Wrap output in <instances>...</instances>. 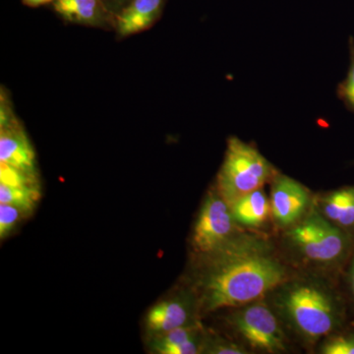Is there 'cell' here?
<instances>
[{"mask_svg": "<svg viewBox=\"0 0 354 354\" xmlns=\"http://www.w3.org/2000/svg\"><path fill=\"white\" fill-rule=\"evenodd\" d=\"M208 266L200 283L205 311L236 308L262 299L288 279V268L264 236L241 232L207 254Z\"/></svg>", "mask_w": 354, "mask_h": 354, "instance_id": "cell-1", "label": "cell"}, {"mask_svg": "<svg viewBox=\"0 0 354 354\" xmlns=\"http://www.w3.org/2000/svg\"><path fill=\"white\" fill-rule=\"evenodd\" d=\"M239 223L232 216L230 205L220 193L208 195L203 204L193 232V246L197 252L207 255L241 234Z\"/></svg>", "mask_w": 354, "mask_h": 354, "instance_id": "cell-6", "label": "cell"}, {"mask_svg": "<svg viewBox=\"0 0 354 354\" xmlns=\"http://www.w3.org/2000/svg\"><path fill=\"white\" fill-rule=\"evenodd\" d=\"M55 9L65 20L76 24L101 26L106 20L100 0H55Z\"/></svg>", "mask_w": 354, "mask_h": 354, "instance_id": "cell-13", "label": "cell"}, {"mask_svg": "<svg viewBox=\"0 0 354 354\" xmlns=\"http://www.w3.org/2000/svg\"><path fill=\"white\" fill-rule=\"evenodd\" d=\"M286 241L298 256L319 267L339 262L348 252L349 239L337 227L311 207L308 213L286 232Z\"/></svg>", "mask_w": 354, "mask_h": 354, "instance_id": "cell-4", "label": "cell"}, {"mask_svg": "<svg viewBox=\"0 0 354 354\" xmlns=\"http://www.w3.org/2000/svg\"><path fill=\"white\" fill-rule=\"evenodd\" d=\"M322 354H354V335H334L323 342L320 348Z\"/></svg>", "mask_w": 354, "mask_h": 354, "instance_id": "cell-17", "label": "cell"}, {"mask_svg": "<svg viewBox=\"0 0 354 354\" xmlns=\"http://www.w3.org/2000/svg\"><path fill=\"white\" fill-rule=\"evenodd\" d=\"M230 209L235 221L241 227L249 228L262 227L271 214L270 199L262 188L239 198Z\"/></svg>", "mask_w": 354, "mask_h": 354, "instance_id": "cell-11", "label": "cell"}, {"mask_svg": "<svg viewBox=\"0 0 354 354\" xmlns=\"http://www.w3.org/2000/svg\"><path fill=\"white\" fill-rule=\"evenodd\" d=\"M190 308L180 299L169 300L156 305L147 315V325L153 332L165 333L188 325Z\"/></svg>", "mask_w": 354, "mask_h": 354, "instance_id": "cell-12", "label": "cell"}, {"mask_svg": "<svg viewBox=\"0 0 354 354\" xmlns=\"http://www.w3.org/2000/svg\"><path fill=\"white\" fill-rule=\"evenodd\" d=\"M197 335L198 329L196 326L188 324V325L183 326V327H178L176 329L165 333L162 339L157 342L156 348H157L158 353H164L167 349L190 341V339L197 337Z\"/></svg>", "mask_w": 354, "mask_h": 354, "instance_id": "cell-16", "label": "cell"}, {"mask_svg": "<svg viewBox=\"0 0 354 354\" xmlns=\"http://www.w3.org/2000/svg\"><path fill=\"white\" fill-rule=\"evenodd\" d=\"M277 172L255 146L230 137L218 174V192L232 206L239 198L271 183Z\"/></svg>", "mask_w": 354, "mask_h": 354, "instance_id": "cell-3", "label": "cell"}, {"mask_svg": "<svg viewBox=\"0 0 354 354\" xmlns=\"http://www.w3.org/2000/svg\"><path fill=\"white\" fill-rule=\"evenodd\" d=\"M316 208L342 230L354 228V186L332 191L321 197Z\"/></svg>", "mask_w": 354, "mask_h": 354, "instance_id": "cell-10", "label": "cell"}, {"mask_svg": "<svg viewBox=\"0 0 354 354\" xmlns=\"http://www.w3.org/2000/svg\"><path fill=\"white\" fill-rule=\"evenodd\" d=\"M0 162L36 176V155L29 139L17 120L1 127Z\"/></svg>", "mask_w": 354, "mask_h": 354, "instance_id": "cell-8", "label": "cell"}, {"mask_svg": "<svg viewBox=\"0 0 354 354\" xmlns=\"http://www.w3.org/2000/svg\"><path fill=\"white\" fill-rule=\"evenodd\" d=\"M349 286H351V292H353L354 297V259L353 264H351V270H349Z\"/></svg>", "mask_w": 354, "mask_h": 354, "instance_id": "cell-21", "label": "cell"}, {"mask_svg": "<svg viewBox=\"0 0 354 354\" xmlns=\"http://www.w3.org/2000/svg\"><path fill=\"white\" fill-rule=\"evenodd\" d=\"M234 309L228 321L249 346L266 353H281L288 349L278 315L262 299Z\"/></svg>", "mask_w": 354, "mask_h": 354, "instance_id": "cell-5", "label": "cell"}, {"mask_svg": "<svg viewBox=\"0 0 354 354\" xmlns=\"http://www.w3.org/2000/svg\"><path fill=\"white\" fill-rule=\"evenodd\" d=\"M51 1H55V0H23L26 6L31 7L44 6V4L50 3Z\"/></svg>", "mask_w": 354, "mask_h": 354, "instance_id": "cell-20", "label": "cell"}, {"mask_svg": "<svg viewBox=\"0 0 354 354\" xmlns=\"http://www.w3.org/2000/svg\"><path fill=\"white\" fill-rule=\"evenodd\" d=\"M349 67L346 78L337 87V94L346 108L354 114V39L349 38Z\"/></svg>", "mask_w": 354, "mask_h": 354, "instance_id": "cell-15", "label": "cell"}, {"mask_svg": "<svg viewBox=\"0 0 354 354\" xmlns=\"http://www.w3.org/2000/svg\"><path fill=\"white\" fill-rule=\"evenodd\" d=\"M22 211L24 209L19 207L1 203V206H0V236L1 239L10 234L16 225L19 223Z\"/></svg>", "mask_w": 354, "mask_h": 354, "instance_id": "cell-18", "label": "cell"}, {"mask_svg": "<svg viewBox=\"0 0 354 354\" xmlns=\"http://www.w3.org/2000/svg\"><path fill=\"white\" fill-rule=\"evenodd\" d=\"M165 0H131L118 17L121 37L132 36L152 27L160 17Z\"/></svg>", "mask_w": 354, "mask_h": 354, "instance_id": "cell-9", "label": "cell"}, {"mask_svg": "<svg viewBox=\"0 0 354 354\" xmlns=\"http://www.w3.org/2000/svg\"><path fill=\"white\" fill-rule=\"evenodd\" d=\"M39 190L35 184H23V185H8L0 183V201L6 204L14 205L27 211L34 207L38 201Z\"/></svg>", "mask_w": 354, "mask_h": 354, "instance_id": "cell-14", "label": "cell"}, {"mask_svg": "<svg viewBox=\"0 0 354 354\" xmlns=\"http://www.w3.org/2000/svg\"><path fill=\"white\" fill-rule=\"evenodd\" d=\"M269 295L277 315L304 341H319L332 334L341 322L337 297L318 279H286Z\"/></svg>", "mask_w": 354, "mask_h": 354, "instance_id": "cell-2", "label": "cell"}, {"mask_svg": "<svg viewBox=\"0 0 354 354\" xmlns=\"http://www.w3.org/2000/svg\"><path fill=\"white\" fill-rule=\"evenodd\" d=\"M207 353L213 354H248L244 346L234 344V342L225 341V339H216L207 348Z\"/></svg>", "mask_w": 354, "mask_h": 354, "instance_id": "cell-19", "label": "cell"}, {"mask_svg": "<svg viewBox=\"0 0 354 354\" xmlns=\"http://www.w3.org/2000/svg\"><path fill=\"white\" fill-rule=\"evenodd\" d=\"M271 214L279 227L297 225L311 208V194L295 179L277 172L271 180Z\"/></svg>", "mask_w": 354, "mask_h": 354, "instance_id": "cell-7", "label": "cell"}]
</instances>
